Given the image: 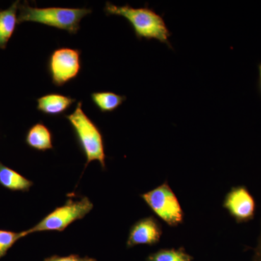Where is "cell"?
Wrapping results in <instances>:
<instances>
[{"mask_svg": "<svg viewBox=\"0 0 261 261\" xmlns=\"http://www.w3.org/2000/svg\"><path fill=\"white\" fill-rule=\"evenodd\" d=\"M107 15H119L129 22L137 39L151 40L154 39L172 48L169 37L171 33L168 29L162 15L158 14L152 8H134L129 5L117 6L108 2L104 8Z\"/></svg>", "mask_w": 261, "mask_h": 261, "instance_id": "obj_1", "label": "cell"}, {"mask_svg": "<svg viewBox=\"0 0 261 261\" xmlns=\"http://www.w3.org/2000/svg\"><path fill=\"white\" fill-rule=\"evenodd\" d=\"M18 24L23 22L44 24L71 34H77L84 17L92 13L89 8H69L61 7L39 8L32 7L28 2L20 3L18 7Z\"/></svg>", "mask_w": 261, "mask_h": 261, "instance_id": "obj_2", "label": "cell"}, {"mask_svg": "<svg viewBox=\"0 0 261 261\" xmlns=\"http://www.w3.org/2000/svg\"><path fill=\"white\" fill-rule=\"evenodd\" d=\"M65 117L73 128L80 149L87 160L85 168L91 162L98 161L102 169H106V154L102 132L84 112L82 102L77 103L73 112Z\"/></svg>", "mask_w": 261, "mask_h": 261, "instance_id": "obj_3", "label": "cell"}, {"mask_svg": "<svg viewBox=\"0 0 261 261\" xmlns=\"http://www.w3.org/2000/svg\"><path fill=\"white\" fill-rule=\"evenodd\" d=\"M89 197H82L79 200L69 199L65 205L56 207L43 218L35 226L25 230V236L42 231H64L68 226L78 220L83 219L93 209Z\"/></svg>", "mask_w": 261, "mask_h": 261, "instance_id": "obj_4", "label": "cell"}, {"mask_svg": "<svg viewBox=\"0 0 261 261\" xmlns=\"http://www.w3.org/2000/svg\"><path fill=\"white\" fill-rule=\"evenodd\" d=\"M140 197L150 211L170 227H177L183 224L185 211L167 180L142 194Z\"/></svg>", "mask_w": 261, "mask_h": 261, "instance_id": "obj_5", "label": "cell"}, {"mask_svg": "<svg viewBox=\"0 0 261 261\" xmlns=\"http://www.w3.org/2000/svg\"><path fill=\"white\" fill-rule=\"evenodd\" d=\"M81 55L80 49L69 47L58 48L51 53L47 70L55 86L63 87L78 76L82 67Z\"/></svg>", "mask_w": 261, "mask_h": 261, "instance_id": "obj_6", "label": "cell"}, {"mask_svg": "<svg viewBox=\"0 0 261 261\" xmlns=\"http://www.w3.org/2000/svg\"><path fill=\"white\" fill-rule=\"evenodd\" d=\"M222 205L237 224L250 222L256 214V200L245 185L231 187L225 195Z\"/></svg>", "mask_w": 261, "mask_h": 261, "instance_id": "obj_7", "label": "cell"}, {"mask_svg": "<svg viewBox=\"0 0 261 261\" xmlns=\"http://www.w3.org/2000/svg\"><path fill=\"white\" fill-rule=\"evenodd\" d=\"M163 233L162 225L153 216L142 218L136 221L128 231L127 248L137 245L154 246L161 242Z\"/></svg>", "mask_w": 261, "mask_h": 261, "instance_id": "obj_8", "label": "cell"}, {"mask_svg": "<svg viewBox=\"0 0 261 261\" xmlns=\"http://www.w3.org/2000/svg\"><path fill=\"white\" fill-rule=\"evenodd\" d=\"M75 99L59 93H49L37 99V109L43 114L50 116H61L66 112Z\"/></svg>", "mask_w": 261, "mask_h": 261, "instance_id": "obj_9", "label": "cell"}, {"mask_svg": "<svg viewBox=\"0 0 261 261\" xmlns=\"http://www.w3.org/2000/svg\"><path fill=\"white\" fill-rule=\"evenodd\" d=\"M25 142L30 148L41 152L53 149V133L42 122L30 127L25 135Z\"/></svg>", "mask_w": 261, "mask_h": 261, "instance_id": "obj_10", "label": "cell"}, {"mask_svg": "<svg viewBox=\"0 0 261 261\" xmlns=\"http://www.w3.org/2000/svg\"><path fill=\"white\" fill-rule=\"evenodd\" d=\"M20 1H15L8 9L0 10V49H6L18 24L17 11Z\"/></svg>", "mask_w": 261, "mask_h": 261, "instance_id": "obj_11", "label": "cell"}, {"mask_svg": "<svg viewBox=\"0 0 261 261\" xmlns=\"http://www.w3.org/2000/svg\"><path fill=\"white\" fill-rule=\"evenodd\" d=\"M0 185L10 191L27 192L34 182L0 162Z\"/></svg>", "mask_w": 261, "mask_h": 261, "instance_id": "obj_12", "label": "cell"}, {"mask_svg": "<svg viewBox=\"0 0 261 261\" xmlns=\"http://www.w3.org/2000/svg\"><path fill=\"white\" fill-rule=\"evenodd\" d=\"M91 99L100 112L106 113L118 109L127 97L112 92H98L91 94Z\"/></svg>", "mask_w": 261, "mask_h": 261, "instance_id": "obj_13", "label": "cell"}, {"mask_svg": "<svg viewBox=\"0 0 261 261\" xmlns=\"http://www.w3.org/2000/svg\"><path fill=\"white\" fill-rule=\"evenodd\" d=\"M194 257L188 253L185 247L162 248L149 254L146 261H192Z\"/></svg>", "mask_w": 261, "mask_h": 261, "instance_id": "obj_14", "label": "cell"}, {"mask_svg": "<svg viewBox=\"0 0 261 261\" xmlns=\"http://www.w3.org/2000/svg\"><path fill=\"white\" fill-rule=\"evenodd\" d=\"M24 231L20 232L0 229V259L7 255L10 249L20 239L25 238Z\"/></svg>", "mask_w": 261, "mask_h": 261, "instance_id": "obj_15", "label": "cell"}, {"mask_svg": "<svg viewBox=\"0 0 261 261\" xmlns=\"http://www.w3.org/2000/svg\"><path fill=\"white\" fill-rule=\"evenodd\" d=\"M44 261H97L93 257L88 256L81 257L80 255L72 254L68 256H59V255H53L44 259Z\"/></svg>", "mask_w": 261, "mask_h": 261, "instance_id": "obj_16", "label": "cell"}, {"mask_svg": "<svg viewBox=\"0 0 261 261\" xmlns=\"http://www.w3.org/2000/svg\"><path fill=\"white\" fill-rule=\"evenodd\" d=\"M252 261H261V224L260 233L258 239H257V246L254 249V255L252 257Z\"/></svg>", "mask_w": 261, "mask_h": 261, "instance_id": "obj_17", "label": "cell"}, {"mask_svg": "<svg viewBox=\"0 0 261 261\" xmlns=\"http://www.w3.org/2000/svg\"><path fill=\"white\" fill-rule=\"evenodd\" d=\"M258 73H259V79H258V89L259 92H260L261 95V63L258 64Z\"/></svg>", "mask_w": 261, "mask_h": 261, "instance_id": "obj_18", "label": "cell"}]
</instances>
